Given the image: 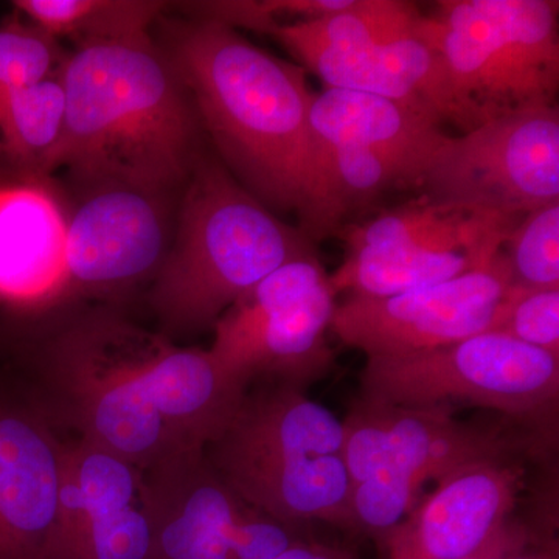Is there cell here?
<instances>
[{
	"label": "cell",
	"mask_w": 559,
	"mask_h": 559,
	"mask_svg": "<svg viewBox=\"0 0 559 559\" xmlns=\"http://www.w3.org/2000/svg\"><path fill=\"white\" fill-rule=\"evenodd\" d=\"M218 151L271 212L297 213L312 242L326 238L323 175L305 68L253 46L229 25L171 22L159 46Z\"/></svg>",
	"instance_id": "1"
},
{
	"label": "cell",
	"mask_w": 559,
	"mask_h": 559,
	"mask_svg": "<svg viewBox=\"0 0 559 559\" xmlns=\"http://www.w3.org/2000/svg\"><path fill=\"white\" fill-rule=\"evenodd\" d=\"M64 131L51 171L92 190L165 194L189 179L201 121L189 91L150 35L80 49L61 70Z\"/></svg>",
	"instance_id": "2"
},
{
	"label": "cell",
	"mask_w": 559,
	"mask_h": 559,
	"mask_svg": "<svg viewBox=\"0 0 559 559\" xmlns=\"http://www.w3.org/2000/svg\"><path fill=\"white\" fill-rule=\"evenodd\" d=\"M318 255L307 235L242 189L218 156L200 151L176 237L151 288V307L175 334L215 326L257 283L289 261Z\"/></svg>",
	"instance_id": "3"
},
{
	"label": "cell",
	"mask_w": 559,
	"mask_h": 559,
	"mask_svg": "<svg viewBox=\"0 0 559 559\" xmlns=\"http://www.w3.org/2000/svg\"><path fill=\"white\" fill-rule=\"evenodd\" d=\"M344 419L286 384L249 393L229 428L205 448L221 479L252 509L288 527H347L352 480Z\"/></svg>",
	"instance_id": "4"
},
{
	"label": "cell",
	"mask_w": 559,
	"mask_h": 559,
	"mask_svg": "<svg viewBox=\"0 0 559 559\" xmlns=\"http://www.w3.org/2000/svg\"><path fill=\"white\" fill-rule=\"evenodd\" d=\"M423 32L477 123L557 106L558 2L443 0Z\"/></svg>",
	"instance_id": "5"
},
{
	"label": "cell",
	"mask_w": 559,
	"mask_h": 559,
	"mask_svg": "<svg viewBox=\"0 0 559 559\" xmlns=\"http://www.w3.org/2000/svg\"><path fill=\"white\" fill-rule=\"evenodd\" d=\"M153 333L114 314L62 331L44 371L66 418L90 441L140 469L183 450L151 403L145 366Z\"/></svg>",
	"instance_id": "6"
},
{
	"label": "cell",
	"mask_w": 559,
	"mask_h": 559,
	"mask_svg": "<svg viewBox=\"0 0 559 559\" xmlns=\"http://www.w3.org/2000/svg\"><path fill=\"white\" fill-rule=\"evenodd\" d=\"M360 393L370 403H466L530 421L557 409L559 356L487 331L447 347L367 359Z\"/></svg>",
	"instance_id": "7"
},
{
	"label": "cell",
	"mask_w": 559,
	"mask_h": 559,
	"mask_svg": "<svg viewBox=\"0 0 559 559\" xmlns=\"http://www.w3.org/2000/svg\"><path fill=\"white\" fill-rule=\"evenodd\" d=\"M336 307L318 255L289 261L221 316L210 355L248 388L267 378L304 389L333 369L326 331Z\"/></svg>",
	"instance_id": "8"
},
{
	"label": "cell",
	"mask_w": 559,
	"mask_h": 559,
	"mask_svg": "<svg viewBox=\"0 0 559 559\" xmlns=\"http://www.w3.org/2000/svg\"><path fill=\"white\" fill-rule=\"evenodd\" d=\"M419 189L436 202L522 218L559 201L558 106L522 110L448 138Z\"/></svg>",
	"instance_id": "9"
},
{
	"label": "cell",
	"mask_w": 559,
	"mask_h": 559,
	"mask_svg": "<svg viewBox=\"0 0 559 559\" xmlns=\"http://www.w3.org/2000/svg\"><path fill=\"white\" fill-rule=\"evenodd\" d=\"M513 286L502 250L488 264L448 282L390 297L352 296L334 310L331 330L367 359L447 347L487 333Z\"/></svg>",
	"instance_id": "10"
},
{
	"label": "cell",
	"mask_w": 559,
	"mask_h": 559,
	"mask_svg": "<svg viewBox=\"0 0 559 559\" xmlns=\"http://www.w3.org/2000/svg\"><path fill=\"white\" fill-rule=\"evenodd\" d=\"M516 447L502 429L454 418L452 406L359 400L344 419L342 459L352 485L385 474L423 488L474 463L509 459Z\"/></svg>",
	"instance_id": "11"
},
{
	"label": "cell",
	"mask_w": 559,
	"mask_h": 559,
	"mask_svg": "<svg viewBox=\"0 0 559 559\" xmlns=\"http://www.w3.org/2000/svg\"><path fill=\"white\" fill-rule=\"evenodd\" d=\"M164 194L100 187L68 219L70 293L119 294L154 277L168 250Z\"/></svg>",
	"instance_id": "12"
},
{
	"label": "cell",
	"mask_w": 559,
	"mask_h": 559,
	"mask_svg": "<svg viewBox=\"0 0 559 559\" xmlns=\"http://www.w3.org/2000/svg\"><path fill=\"white\" fill-rule=\"evenodd\" d=\"M140 503L151 525L146 559H235L242 502L204 450L180 451L142 469Z\"/></svg>",
	"instance_id": "13"
},
{
	"label": "cell",
	"mask_w": 559,
	"mask_h": 559,
	"mask_svg": "<svg viewBox=\"0 0 559 559\" xmlns=\"http://www.w3.org/2000/svg\"><path fill=\"white\" fill-rule=\"evenodd\" d=\"M425 21V17H423ZM360 50H333L307 43L283 44L334 90L364 92L400 103L432 123L463 134L479 123L460 105L440 51L423 32Z\"/></svg>",
	"instance_id": "14"
},
{
	"label": "cell",
	"mask_w": 559,
	"mask_h": 559,
	"mask_svg": "<svg viewBox=\"0 0 559 559\" xmlns=\"http://www.w3.org/2000/svg\"><path fill=\"white\" fill-rule=\"evenodd\" d=\"M522 469L509 459L455 471L381 540L388 559H463L510 520Z\"/></svg>",
	"instance_id": "15"
},
{
	"label": "cell",
	"mask_w": 559,
	"mask_h": 559,
	"mask_svg": "<svg viewBox=\"0 0 559 559\" xmlns=\"http://www.w3.org/2000/svg\"><path fill=\"white\" fill-rule=\"evenodd\" d=\"M62 450L40 407L0 399V559H49Z\"/></svg>",
	"instance_id": "16"
},
{
	"label": "cell",
	"mask_w": 559,
	"mask_h": 559,
	"mask_svg": "<svg viewBox=\"0 0 559 559\" xmlns=\"http://www.w3.org/2000/svg\"><path fill=\"white\" fill-rule=\"evenodd\" d=\"M38 176L0 180V308L32 312L68 296L60 202Z\"/></svg>",
	"instance_id": "17"
},
{
	"label": "cell",
	"mask_w": 559,
	"mask_h": 559,
	"mask_svg": "<svg viewBox=\"0 0 559 559\" xmlns=\"http://www.w3.org/2000/svg\"><path fill=\"white\" fill-rule=\"evenodd\" d=\"M310 120L322 145H356L395 162L417 189L450 135L400 103L364 92L326 87L314 94Z\"/></svg>",
	"instance_id": "18"
},
{
	"label": "cell",
	"mask_w": 559,
	"mask_h": 559,
	"mask_svg": "<svg viewBox=\"0 0 559 559\" xmlns=\"http://www.w3.org/2000/svg\"><path fill=\"white\" fill-rule=\"evenodd\" d=\"M521 218L425 200L342 227L348 252L366 248L471 249L499 252Z\"/></svg>",
	"instance_id": "19"
},
{
	"label": "cell",
	"mask_w": 559,
	"mask_h": 559,
	"mask_svg": "<svg viewBox=\"0 0 559 559\" xmlns=\"http://www.w3.org/2000/svg\"><path fill=\"white\" fill-rule=\"evenodd\" d=\"M140 480L142 469L105 448L64 443L49 559L64 558L95 522L139 503Z\"/></svg>",
	"instance_id": "20"
},
{
	"label": "cell",
	"mask_w": 559,
	"mask_h": 559,
	"mask_svg": "<svg viewBox=\"0 0 559 559\" xmlns=\"http://www.w3.org/2000/svg\"><path fill=\"white\" fill-rule=\"evenodd\" d=\"M499 252L436 248L353 250L330 275V283L336 294L352 290L353 296L360 297L399 296L479 270Z\"/></svg>",
	"instance_id": "21"
},
{
	"label": "cell",
	"mask_w": 559,
	"mask_h": 559,
	"mask_svg": "<svg viewBox=\"0 0 559 559\" xmlns=\"http://www.w3.org/2000/svg\"><path fill=\"white\" fill-rule=\"evenodd\" d=\"M66 92L60 75L0 91V150L27 175H46L60 145Z\"/></svg>",
	"instance_id": "22"
},
{
	"label": "cell",
	"mask_w": 559,
	"mask_h": 559,
	"mask_svg": "<svg viewBox=\"0 0 559 559\" xmlns=\"http://www.w3.org/2000/svg\"><path fill=\"white\" fill-rule=\"evenodd\" d=\"M167 3L156 0H16L14 9L53 38L80 49L148 35Z\"/></svg>",
	"instance_id": "23"
},
{
	"label": "cell",
	"mask_w": 559,
	"mask_h": 559,
	"mask_svg": "<svg viewBox=\"0 0 559 559\" xmlns=\"http://www.w3.org/2000/svg\"><path fill=\"white\" fill-rule=\"evenodd\" d=\"M417 5L401 0H358L352 9L310 21L282 22L266 35L282 44L307 43L333 50H360L418 32Z\"/></svg>",
	"instance_id": "24"
},
{
	"label": "cell",
	"mask_w": 559,
	"mask_h": 559,
	"mask_svg": "<svg viewBox=\"0 0 559 559\" xmlns=\"http://www.w3.org/2000/svg\"><path fill=\"white\" fill-rule=\"evenodd\" d=\"M513 285L559 289V201L518 221L502 246Z\"/></svg>",
	"instance_id": "25"
},
{
	"label": "cell",
	"mask_w": 559,
	"mask_h": 559,
	"mask_svg": "<svg viewBox=\"0 0 559 559\" xmlns=\"http://www.w3.org/2000/svg\"><path fill=\"white\" fill-rule=\"evenodd\" d=\"M66 61L57 38L31 21L14 16L0 25V91L31 86L60 75Z\"/></svg>",
	"instance_id": "26"
},
{
	"label": "cell",
	"mask_w": 559,
	"mask_h": 559,
	"mask_svg": "<svg viewBox=\"0 0 559 559\" xmlns=\"http://www.w3.org/2000/svg\"><path fill=\"white\" fill-rule=\"evenodd\" d=\"M358 0H215L190 2L187 9L193 17L221 22L231 28L266 33L280 20L310 21L341 13L355 7Z\"/></svg>",
	"instance_id": "27"
},
{
	"label": "cell",
	"mask_w": 559,
	"mask_h": 559,
	"mask_svg": "<svg viewBox=\"0 0 559 559\" xmlns=\"http://www.w3.org/2000/svg\"><path fill=\"white\" fill-rule=\"evenodd\" d=\"M491 331L559 356V289L511 286Z\"/></svg>",
	"instance_id": "28"
},
{
	"label": "cell",
	"mask_w": 559,
	"mask_h": 559,
	"mask_svg": "<svg viewBox=\"0 0 559 559\" xmlns=\"http://www.w3.org/2000/svg\"><path fill=\"white\" fill-rule=\"evenodd\" d=\"M532 543V533L521 522L510 520L496 530L495 535L491 536L476 551L468 555L463 559H503L509 557L513 551L522 549Z\"/></svg>",
	"instance_id": "29"
},
{
	"label": "cell",
	"mask_w": 559,
	"mask_h": 559,
	"mask_svg": "<svg viewBox=\"0 0 559 559\" xmlns=\"http://www.w3.org/2000/svg\"><path fill=\"white\" fill-rule=\"evenodd\" d=\"M275 559H358L352 551L326 544L300 540Z\"/></svg>",
	"instance_id": "30"
},
{
	"label": "cell",
	"mask_w": 559,
	"mask_h": 559,
	"mask_svg": "<svg viewBox=\"0 0 559 559\" xmlns=\"http://www.w3.org/2000/svg\"><path fill=\"white\" fill-rule=\"evenodd\" d=\"M527 546L522 547V549L513 551L509 557L503 559H558V550L557 547H538V549H532V547Z\"/></svg>",
	"instance_id": "31"
}]
</instances>
